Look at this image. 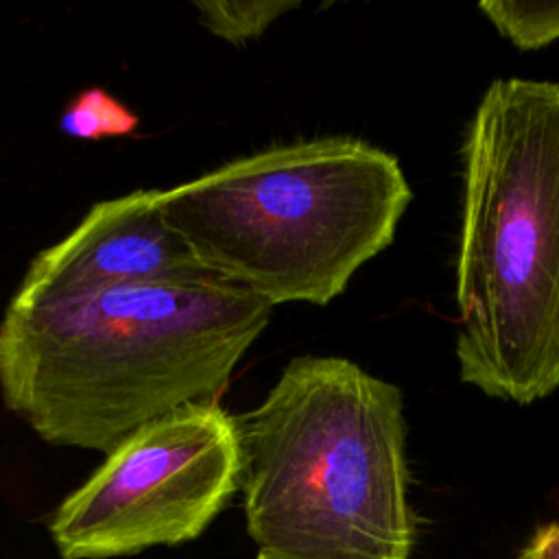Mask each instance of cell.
I'll use <instances>...</instances> for the list:
<instances>
[{
  "mask_svg": "<svg viewBox=\"0 0 559 559\" xmlns=\"http://www.w3.org/2000/svg\"><path fill=\"white\" fill-rule=\"evenodd\" d=\"M162 197L164 190L151 188L94 203L66 238L33 258L9 308H46L111 288L205 275L166 223Z\"/></svg>",
  "mask_w": 559,
  "mask_h": 559,
  "instance_id": "cell-6",
  "label": "cell"
},
{
  "mask_svg": "<svg viewBox=\"0 0 559 559\" xmlns=\"http://www.w3.org/2000/svg\"><path fill=\"white\" fill-rule=\"evenodd\" d=\"M240 489L238 426L218 402L129 435L55 511L61 559H109L199 537Z\"/></svg>",
  "mask_w": 559,
  "mask_h": 559,
  "instance_id": "cell-5",
  "label": "cell"
},
{
  "mask_svg": "<svg viewBox=\"0 0 559 559\" xmlns=\"http://www.w3.org/2000/svg\"><path fill=\"white\" fill-rule=\"evenodd\" d=\"M461 162L459 378L528 406L559 389V81H491Z\"/></svg>",
  "mask_w": 559,
  "mask_h": 559,
  "instance_id": "cell-2",
  "label": "cell"
},
{
  "mask_svg": "<svg viewBox=\"0 0 559 559\" xmlns=\"http://www.w3.org/2000/svg\"><path fill=\"white\" fill-rule=\"evenodd\" d=\"M413 199L397 157L349 135L275 144L164 190L197 264L271 306H325L382 253Z\"/></svg>",
  "mask_w": 559,
  "mask_h": 559,
  "instance_id": "cell-4",
  "label": "cell"
},
{
  "mask_svg": "<svg viewBox=\"0 0 559 559\" xmlns=\"http://www.w3.org/2000/svg\"><path fill=\"white\" fill-rule=\"evenodd\" d=\"M518 559H559V522L537 528Z\"/></svg>",
  "mask_w": 559,
  "mask_h": 559,
  "instance_id": "cell-10",
  "label": "cell"
},
{
  "mask_svg": "<svg viewBox=\"0 0 559 559\" xmlns=\"http://www.w3.org/2000/svg\"><path fill=\"white\" fill-rule=\"evenodd\" d=\"M478 11L515 48L537 50L559 39V0H485Z\"/></svg>",
  "mask_w": 559,
  "mask_h": 559,
  "instance_id": "cell-8",
  "label": "cell"
},
{
  "mask_svg": "<svg viewBox=\"0 0 559 559\" xmlns=\"http://www.w3.org/2000/svg\"><path fill=\"white\" fill-rule=\"evenodd\" d=\"M273 306L210 273L4 310L0 393L39 439L109 454L138 428L216 402Z\"/></svg>",
  "mask_w": 559,
  "mask_h": 559,
  "instance_id": "cell-1",
  "label": "cell"
},
{
  "mask_svg": "<svg viewBox=\"0 0 559 559\" xmlns=\"http://www.w3.org/2000/svg\"><path fill=\"white\" fill-rule=\"evenodd\" d=\"M299 2L286 0H212L194 2L199 22L218 39L242 46L258 39L284 13L297 9Z\"/></svg>",
  "mask_w": 559,
  "mask_h": 559,
  "instance_id": "cell-7",
  "label": "cell"
},
{
  "mask_svg": "<svg viewBox=\"0 0 559 559\" xmlns=\"http://www.w3.org/2000/svg\"><path fill=\"white\" fill-rule=\"evenodd\" d=\"M140 118L103 87L76 94L59 118V129L76 140L124 138L138 131Z\"/></svg>",
  "mask_w": 559,
  "mask_h": 559,
  "instance_id": "cell-9",
  "label": "cell"
},
{
  "mask_svg": "<svg viewBox=\"0 0 559 559\" xmlns=\"http://www.w3.org/2000/svg\"><path fill=\"white\" fill-rule=\"evenodd\" d=\"M236 426L258 559H411L397 384L341 356H297Z\"/></svg>",
  "mask_w": 559,
  "mask_h": 559,
  "instance_id": "cell-3",
  "label": "cell"
}]
</instances>
